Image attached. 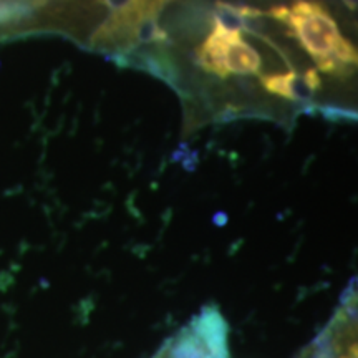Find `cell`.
<instances>
[{
    "instance_id": "1",
    "label": "cell",
    "mask_w": 358,
    "mask_h": 358,
    "mask_svg": "<svg viewBox=\"0 0 358 358\" xmlns=\"http://www.w3.org/2000/svg\"><path fill=\"white\" fill-rule=\"evenodd\" d=\"M268 15L289 27L317 69L338 75L357 65V48L340 32L337 22L320 2L299 0L292 6L274 7Z\"/></svg>"
},
{
    "instance_id": "2",
    "label": "cell",
    "mask_w": 358,
    "mask_h": 358,
    "mask_svg": "<svg viewBox=\"0 0 358 358\" xmlns=\"http://www.w3.org/2000/svg\"><path fill=\"white\" fill-rule=\"evenodd\" d=\"M198 64L208 73L227 78L231 75H257L262 58L241 32H227L214 25L198 50Z\"/></svg>"
},
{
    "instance_id": "3",
    "label": "cell",
    "mask_w": 358,
    "mask_h": 358,
    "mask_svg": "<svg viewBox=\"0 0 358 358\" xmlns=\"http://www.w3.org/2000/svg\"><path fill=\"white\" fill-rule=\"evenodd\" d=\"M261 85L272 95L292 101H310L322 87V80L317 70H307L303 73L289 70L285 73L262 75Z\"/></svg>"
},
{
    "instance_id": "4",
    "label": "cell",
    "mask_w": 358,
    "mask_h": 358,
    "mask_svg": "<svg viewBox=\"0 0 358 358\" xmlns=\"http://www.w3.org/2000/svg\"><path fill=\"white\" fill-rule=\"evenodd\" d=\"M262 13L252 7H237L232 3L217 2L214 8V25L221 27L227 32H243L249 27L250 22Z\"/></svg>"
},
{
    "instance_id": "5",
    "label": "cell",
    "mask_w": 358,
    "mask_h": 358,
    "mask_svg": "<svg viewBox=\"0 0 358 358\" xmlns=\"http://www.w3.org/2000/svg\"><path fill=\"white\" fill-rule=\"evenodd\" d=\"M345 358H357V348H355V347H353V348H352V352H350V353H348V355H347Z\"/></svg>"
}]
</instances>
